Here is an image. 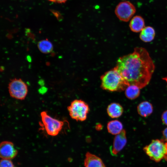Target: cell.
I'll return each instance as SVG.
<instances>
[{
	"label": "cell",
	"instance_id": "obj_1",
	"mask_svg": "<svg viewBox=\"0 0 167 167\" xmlns=\"http://www.w3.org/2000/svg\"><path fill=\"white\" fill-rule=\"evenodd\" d=\"M115 69L129 85L141 88L149 83L155 66L146 49L137 47L132 53L118 59Z\"/></svg>",
	"mask_w": 167,
	"mask_h": 167
},
{
	"label": "cell",
	"instance_id": "obj_2",
	"mask_svg": "<svg viewBox=\"0 0 167 167\" xmlns=\"http://www.w3.org/2000/svg\"><path fill=\"white\" fill-rule=\"evenodd\" d=\"M101 88L109 91H122L129 85L115 68L107 72L101 76Z\"/></svg>",
	"mask_w": 167,
	"mask_h": 167
},
{
	"label": "cell",
	"instance_id": "obj_3",
	"mask_svg": "<svg viewBox=\"0 0 167 167\" xmlns=\"http://www.w3.org/2000/svg\"><path fill=\"white\" fill-rule=\"evenodd\" d=\"M165 141L163 139L153 140L143 148V150L150 159L155 162H159L162 159L167 161Z\"/></svg>",
	"mask_w": 167,
	"mask_h": 167
},
{
	"label": "cell",
	"instance_id": "obj_4",
	"mask_svg": "<svg viewBox=\"0 0 167 167\" xmlns=\"http://www.w3.org/2000/svg\"><path fill=\"white\" fill-rule=\"evenodd\" d=\"M71 117L76 121H83L87 118L90 109L88 105L79 99L73 101L67 107Z\"/></svg>",
	"mask_w": 167,
	"mask_h": 167
},
{
	"label": "cell",
	"instance_id": "obj_5",
	"mask_svg": "<svg viewBox=\"0 0 167 167\" xmlns=\"http://www.w3.org/2000/svg\"><path fill=\"white\" fill-rule=\"evenodd\" d=\"M40 116L41 124L47 134L52 136L57 135L61 131L64 122L51 117L45 111L41 112Z\"/></svg>",
	"mask_w": 167,
	"mask_h": 167
},
{
	"label": "cell",
	"instance_id": "obj_6",
	"mask_svg": "<svg viewBox=\"0 0 167 167\" xmlns=\"http://www.w3.org/2000/svg\"><path fill=\"white\" fill-rule=\"evenodd\" d=\"M8 89L11 97L21 100L25 99L28 91L27 85L20 79L11 80L8 84Z\"/></svg>",
	"mask_w": 167,
	"mask_h": 167
},
{
	"label": "cell",
	"instance_id": "obj_7",
	"mask_svg": "<svg viewBox=\"0 0 167 167\" xmlns=\"http://www.w3.org/2000/svg\"><path fill=\"white\" fill-rule=\"evenodd\" d=\"M136 12L135 6L128 1H122L116 6L115 13L121 20L124 22L129 21Z\"/></svg>",
	"mask_w": 167,
	"mask_h": 167
},
{
	"label": "cell",
	"instance_id": "obj_8",
	"mask_svg": "<svg viewBox=\"0 0 167 167\" xmlns=\"http://www.w3.org/2000/svg\"><path fill=\"white\" fill-rule=\"evenodd\" d=\"M18 152L12 142L5 141L1 143L0 156L2 159L9 160L13 159L17 156Z\"/></svg>",
	"mask_w": 167,
	"mask_h": 167
},
{
	"label": "cell",
	"instance_id": "obj_9",
	"mask_svg": "<svg viewBox=\"0 0 167 167\" xmlns=\"http://www.w3.org/2000/svg\"><path fill=\"white\" fill-rule=\"evenodd\" d=\"M126 142V131L123 129L120 133L116 135L114 138L112 153L114 155H117L125 146Z\"/></svg>",
	"mask_w": 167,
	"mask_h": 167
},
{
	"label": "cell",
	"instance_id": "obj_10",
	"mask_svg": "<svg viewBox=\"0 0 167 167\" xmlns=\"http://www.w3.org/2000/svg\"><path fill=\"white\" fill-rule=\"evenodd\" d=\"M84 166L85 167H105L100 157L88 152L85 155Z\"/></svg>",
	"mask_w": 167,
	"mask_h": 167
},
{
	"label": "cell",
	"instance_id": "obj_11",
	"mask_svg": "<svg viewBox=\"0 0 167 167\" xmlns=\"http://www.w3.org/2000/svg\"><path fill=\"white\" fill-rule=\"evenodd\" d=\"M129 26L131 30L134 32H141L145 27L144 20L140 16H135L131 20Z\"/></svg>",
	"mask_w": 167,
	"mask_h": 167
},
{
	"label": "cell",
	"instance_id": "obj_12",
	"mask_svg": "<svg viewBox=\"0 0 167 167\" xmlns=\"http://www.w3.org/2000/svg\"><path fill=\"white\" fill-rule=\"evenodd\" d=\"M107 113L111 118H116L120 117L122 114L123 109L119 103H112L108 105L107 108Z\"/></svg>",
	"mask_w": 167,
	"mask_h": 167
},
{
	"label": "cell",
	"instance_id": "obj_13",
	"mask_svg": "<svg viewBox=\"0 0 167 167\" xmlns=\"http://www.w3.org/2000/svg\"><path fill=\"white\" fill-rule=\"evenodd\" d=\"M137 110L141 116L146 117L150 115L152 113L153 107L152 104L147 101H144L139 103L137 106Z\"/></svg>",
	"mask_w": 167,
	"mask_h": 167
},
{
	"label": "cell",
	"instance_id": "obj_14",
	"mask_svg": "<svg viewBox=\"0 0 167 167\" xmlns=\"http://www.w3.org/2000/svg\"><path fill=\"white\" fill-rule=\"evenodd\" d=\"M155 35L154 29L149 26L145 27L140 32L139 37L143 41L149 42L152 41Z\"/></svg>",
	"mask_w": 167,
	"mask_h": 167
},
{
	"label": "cell",
	"instance_id": "obj_15",
	"mask_svg": "<svg viewBox=\"0 0 167 167\" xmlns=\"http://www.w3.org/2000/svg\"><path fill=\"white\" fill-rule=\"evenodd\" d=\"M108 132L113 135H117L120 133L123 129L122 123L118 120L109 121L107 124Z\"/></svg>",
	"mask_w": 167,
	"mask_h": 167
},
{
	"label": "cell",
	"instance_id": "obj_16",
	"mask_svg": "<svg viewBox=\"0 0 167 167\" xmlns=\"http://www.w3.org/2000/svg\"><path fill=\"white\" fill-rule=\"evenodd\" d=\"M140 88L134 85H129L126 88L125 94L127 98L131 100L137 98L140 93Z\"/></svg>",
	"mask_w": 167,
	"mask_h": 167
},
{
	"label": "cell",
	"instance_id": "obj_17",
	"mask_svg": "<svg viewBox=\"0 0 167 167\" xmlns=\"http://www.w3.org/2000/svg\"><path fill=\"white\" fill-rule=\"evenodd\" d=\"M39 50L43 53H49L53 49V45L52 43L47 39L39 41L37 44Z\"/></svg>",
	"mask_w": 167,
	"mask_h": 167
},
{
	"label": "cell",
	"instance_id": "obj_18",
	"mask_svg": "<svg viewBox=\"0 0 167 167\" xmlns=\"http://www.w3.org/2000/svg\"><path fill=\"white\" fill-rule=\"evenodd\" d=\"M0 167H14L11 160L2 159L0 161Z\"/></svg>",
	"mask_w": 167,
	"mask_h": 167
},
{
	"label": "cell",
	"instance_id": "obj_19",
	"mask_svg": "<svg viewBox=\"0 0 167 167\" xmlns=\"http://www.w3.org/2000/svg\"><path fill=\"white\" fill-rule=\"evenodd\" d=\"M161 120L163 123L167 125V110L165 111L161 115Z\"/></svg>",
	"mask_w": 167,
	"mask_h": 167
},
{
	"label": "cell",
	"instance_id": "obj_20",
	"mask_svg": "<svg viewBox=\"0 0 167 167\" xmlns=\"http://www.w3.org/2000/svg\"><path fill=\"white\" fill-rule=\"evenodd\" d=\"M163 139L165 141L167 140V127L165 128L162 131Z\"/></svg>",
	"mask_w": 167,
	"mask_h": 167
},
{
	"label": "cell",
	"instance_id": "obj_21",
	"mask_svg": "<svg viewBox=\"0 0 167 167\" xmlns=\"http://www.w3.org/2000/svg\"><path fill=\"white\" fill-rule=\"evenodd\" d=\"M49 1L55 3H65L67 0H48Z\"/></svg>",
	"mask_w": 167,
	"mask_h": 167
},
{
	"label": "cell",
	"instance_id": "obj_22",
	"mask_svg": "<svg viewBox=\"0 0 167 167\" xmlns=\"http://www.w3.org/2000/svg\"><path fill=\"white\" fill-rule=\"evenodd\" d=\"M26 58L27 61L29 62H31L32 61V59L31 56L29 55H27Z\"/></svg>",
	"mask_w": 167,
	"mask_h": 167
},
{
	"label": "cell",
	"instance_id": "obj_23",
	"mask_svg": "<svg viewBox=\"0 0 167 167\" xmlns=\"http://www.w3.org/2000/svg\"><path fill=\"white\" fill-rule=\"evenodd\" d=\"M165 145L166 149L167 154V140L165 142Z\"/></svg>",
	"mask_w": 167,
	"mask_h": 167
},
{
	"label": "cell",
	"instance_id": "obj_24",
	"mask_svg": "<svg viewBox=\"0 0 167 167\" xmlns=\"http://www.w3.org/2000/svg\"><path fill=\"white\" fill-rule=\"evenodd\" d=\"M0 69L1 71H3L4 69V67L3 66H1Z\"/></svg>",
	"mask_w": 167,
	"mask_h": 167
}]
</instances>
